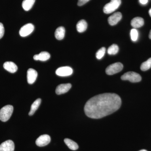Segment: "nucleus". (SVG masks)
Masks as SVG:
<instances>
[{
	"mask_svg": "<svg viewBox=\"0 0 151 151\" xmlns=\"http://www.w3.org/2000/svg\"><path fill=\"white\" fill-rule=\"evenodd\" d=\"M71 87V84L70 83L60 84L57 86L55 89V92L58 95L64 94L68 92Z\"/></svg>",
	"mask_w": 151,
	"mask_h": 151,
	"instance_id": "9b49d317",
	"label": "nucleus"
},
{
	"mask_svg": "<svg viewBox=\"0 0 151 151\" xmlns=\"http://www.w3.org/2000/svg\"><path fill=\"white\" fill-rule=\"evenodd\" d=\"M119 50V47L116 44H113L108 49V53L111 55H114L118 53Z\"/></svg>",
	"mask_w": 151,
	"mask_h": 151,
	"instance_id": "412c9836",
	"label": "nucleus"
},
{
	"mask_svg": "<svg viewBox=\"0 0 151 151\" xmlns=\"http://www.w3.org/2000/svg\"><path fill=\"white\" fill-rule=\"evenodd\" d=\"M144 19L140 17H135L131 21V25L135 28L142 27L144 25Z\"/></svg>",
	"mask_w": 151,
	"mask_h": 151,
	"instance_id": "2eb2a0df",
	"label": "nucleus"
},
{
	"mask_svg": "<svg viewBox=\"0 0 151 151\" xmlns=\"http://www.w3.org/2000/svg\"><path fill=\"white\" fill-rule=\"evenodd\" d=\"M64 141L66 145L70 150H78V145L74 141L70 139H68V138L64 139Z\"/></svg>",
	"mask_w": 151,
	"mask_h": 151,
	"instance_id": "6ab92c4d",
	"label": "nucleus"
},
{
	"mask_svg": "<svg viewBox=\"0 0 151 151\" xmlns=\"http://www.w3.org/2000/svg\"><path fill=\"white\" fill-rule=\"evenodd\" d=\"M130 35H131V39L133 41L135 42L137 40L139 34L137 29H133L131 30Z\"/></svg>",
	"mask_w": 151,
	"mask_h": 151,
	"instance_id": "5701e85b",
	"label": "nucleus"
},
{
	"mask_svg": "<svg viewBox=\"0 0 151 151\" xmlns=\"http://www.w3.org/2000/svg\"><path fill=\"white\" fill-rule=\"evenodd\" d=\"M35 1V0H24L22 6L25 11H29L32 7Z\"/></svg>",
	"mask_w": 151,
	"mask_h": 151,
	"instance_id": "aec40b11",
	"label": "nucleus"
},
{
	"mask_svg": "<svg viewBox=\"0 0 151 151\" xmlns=\"http://www.w3.org/2000/svg\"><path fill=\"white\" fill-rule=\"evenodd\" d=\"M4 68L5 70L11 73H14L18 69L17 66L14 63L7 61L4 63Z\"/></svg>",
	"mask_w": 151,
	"mask_h": 151,
	"instance_id": "ddd939ff",
	"label": "nucleus"
},
{
	"mask_svg": "<svg viewBox=\"0 0 151 151\" xmlns=\"http://www.w3.org/2000/svg\"><path fill=\"white\" fill-rule=\"evenodd\" d=\"M50 140V137L48 135H42L37 139L36 144L39 147H44L49 144Z\"/></svg>",
	"mask_w": 151,
	"mask_h": 151,
	"instance_id": "6e6552de",
	"label": "nucleus"
},
{
	"mask_svg": "<svg viewBox=\"0 0 151 151\" xmlns=\"http://www.w3.org/2000/svg\"><path fill=\"white\" fill-rule=\"evenodd\" d=\"M121 3V0H111L110 2L106 4L104 7L103 12L106 14H111L119 8Z\"/></svg>",
	"mask_w": 151,
	"mask_h": 151,
	"instance_id": "7ed1b4c3",
	"label": "nucleus"
},
{
	"mask_svg": "<svg viewBox=\"0 0 151 151\" xmlns=\"http://www.w3.org/2000/svg\"><path fill=\"white\" fill-rule=\"evenodd\" d=\"M73 72V69L71 68L69 66H63L58 68L55 73L58 76H67L71 75Z\"/></svg>",
	"mask_w": 151,
	"mask_h": 151,
	"instance_id": "0eeeda50",
	"label": "nucleus"
},
{
	"mask_svg": "<svg viewBox=\"0 0 151 151\" xmlns=\"http://www.w3.org/2000/svg\"><path fill=\"white\" fill-rule=\"evenodd\" d=\"M149 38H150V39H151V30H150V34H149Z\"/></svg>",
	"mask_w": 151,
	"mask_h": 151,
	"instance_id": "c85d7f7f",
	"label": "nucleus"
},
{
	"mask_svg": "<svg viewBox=\"0 0 151 151\" xmlns=\"http://www.w3.org/2000/svg\"><path fill=\"white\" fill-rule=\"evenodd\" d=\"M37 76V72L33 68H29L27 70V79L28 83L32 84L35 82Z\"/></svg>",
	"mask_w": 151,
	"mask_h": 151,
	"instance_id": "f8f14e48",
	"label": "nucleus"
},
{
	"mask_svg": "<svg viewBox=\"0 0 151 151\" xmlns=\"http://www.w3.org/2000/svg\"><path fill=\"white\" fill-rule=\"evenodd\" d=\"M149 13L151 17V8L150 9V10L149 11Z\"/></svg>",
	"mask_w": 151,
	"mask_h": 151,
	"instance_id": "cd10ccee",
	"label": "nucleus"
},
{
	"mask_svg": "<svg viewBox=\"0 0 151 151\" xmlns=\"http://www.w3.org/2000/svg\"><path fill=\"white\" fill-rule=\"evenodd\" d=\"M122 80L128 81L135 83L139 82L142 80V77L139 73L132 71H130L124 73L121 77Z\"/></svg>",
	"mask_w": 151,
	"mask_h": 151,
	"instance_id": "20e7f679",
	"label": "nucleus"
},
{
	"mask_svg": "<svg viewBox=\"0 0 151 151\" xmlns=\"http://www.w3.org/2000/svg\"><path fill=\"white\" fill-rule=\"evenodd\" d=\"M14 144L11 140H7L0 145V151H14Z\"/></svg>",
	"mask_w": 151,
	"mask_h": 151,
	"instance_id": "1a4fd4ad",
	"label": "nucleus"
},
{
	"mask_svg": "<svg viewBox=\"0 0 151 151\" xmlns=\"http://www.w3.org/2000/svg\"><path fill=\"white\" fill-rule=\"evenodd\" d=\"M41 102V100L40 98H38L32 103L30 111L29 113V116H32L34 114L35 111L37 110L40 105Z\"/></svg>",
	"mask_w": 151,
	"mask_h": 151,
	"instance_id": "a211bd4d",
	"label": "nucleus"
},
{
	"mask_svg": "<svg viewBox=\"0 0 151 151\" xmlns=\"http://www.w3.org/2000/svg\"><path fill=\"white\" fill-rule=\"evenodd\" d=\"M121 105L122 100L118 94L104 93L89 99L84 106V112L91 119H101L116 112Z\"/></svg>",
	"mask_w": 151,
	"mask_h": 151,
	"instance_id": "f257e3e1",
	"label": "nucleus"
},
{
	"mask_svg": "<svg viewBox=\"0 0 151 151\" xmlns=\"http://www.w3.org/2000/svg\"><path fill=\"white\" fill-rule=\"evenodd\" d=\"M13 110V107L11 105H7L3 107L0 110V120L3 122L8 121L12 114Z\"/></svg>",
	"mask_w": 151,
	"mask_h": 151,
	"instance_id": "f03ea898",
	"label": "nucleus"
},
{
	"mask_svg": "<svg viewBox=\"0 0 151 151\" xmlns=\"http://www.w3.org/2000/svg\"><path fill=\"white\" fill-rule=\"evenodd\" d=\"M139 151H147L146 150H140Z\"/></svg>",
	"mask_w": 151,
	"mask_h": 151,
	"instance_id": "c756f323",
	"label": "nucleus"
},
{
	"mask_svg": "<svg viewBox=\"0 0 151 151\" xmlns=\"http://www.w3.org/2000/svg\"><path fill=\"white\" fill-rule=\"evenodd\" d=\"M50 54L47 52H42L38 55H35L33 57L34 59L36 60L45 61L50 58Z\"/></svg>",
	"mask_w": 151,
	"mask_h": 151,
	"instance_id": "4468645a",
	"label": "nucleus"
},
{
	"mask_svg": "<svg viewBox=\"0 0 151 151\" xmlns=\"http://www.w3.org/2000/svg\"><path fill=\"white\" fill-rule=\"evenodd\" d=\"M4 28L2 23L0 22V39L2 38L4 34Z\"/></svg>",
	"mask_w": 151,
	"mask_h": 151,
	"instance_id": "393cba45",
	"label": "nucleus"
},
{
	"mask_svg": "<svg viewBox=\"0 0 151 151\" xmlns=\"http://www.w3.org/2000/svg\"><path fill=\"white\" fill-rule=\"evenodd\" d=\"M65 29L63 27H59L58 28L55 32V36L57 39L61 40L65 36Z\"/></svg>",
	"mask_w": 151,
	"mask_h": 151,
	"instance_id": "dca6fc26",
	"label": "nucleus"
},
{
	"mask_svg": "<svg viewBox=\"0 0 151 151\" xmlns=\"http://www.w3.org/2000/svg\"><path fill=\"white\" fill-rule=\"evenodd\" d=\"M105 51H106V49L104 47H102L99 49L96 54V56L97 59H101L105 55Z\"/></svg>",
	"mask_w": 151,
	"mask_h": 151,
	"instance_id": "b1692460",
	"label": "nucleus"
},
{
	"mask_svg": "<svg viewBox=\"0 0 151 151\" xmlns=\"http://www.w3.org/2000/svg\"><path fill=\"white\" fill-rule=\"evenodd\" d=\"M87 27V24L85 20L79 21L76 24V29L78 32L82 33L86 30Z\"/></svg>",
	"mask_w": 151,
	"mask_h": 151,
	"instance_id": "f3484780",
	"label": "nucleus"
},
{
	"mask_svg": "<svg viewBox=\"0 0 151 151\" xmlns=\"http://www.w3.org/2000/svg\"><path fill=\"white\" fill-rule=\"evenodd\" d=\"M89 1H90V0H78L77 4L78 6H82L89 2Z\"/></svg>",
	"mask_w": 151,
	"mask_h": 151,
	"instance_id": "a878e982",
	"label": "nucleus"
},
{
	"mask_svg": "<svg viewBox=\"0 0 151 151\" xmlns=\"http://www.w3.org/2000/svg\"><path fill=\"white\" fill-rule=\"evenodd\" d=\"M122 14L120 12L115 13L108 18V22L111 26L115 25L122 19Z\"/></svg>",
	"mask_w": 151,
	"mask_h": 151,
	"instance_id": "9d476101",
	"label": "nucleus"
},
{
	"mask_svg": "<svg viewBox=\"0 0 151 151\" xmlns=\"http://www.w3.org/2000/svg\"><path fill=\"white\" fill-rule=\"evenodd\" d=\"M34 29V26L32 24H27L22 27L19 30V35L23 37L27 36L32 32Z\"/></svg>",
	"mask_w": 151,
	"mask_h": 151,
	"instance_id": "423d86ee",
	"label": "nucleus"
},
{
	"mask_svg": "<svg viewBox=\"0 0 151 151\" xmlns=\"http://www.w3.org/2000/svg\"><path fill=\"white\" fill-rule=\"evenodd\" d=\"M148 1V0H139L140 3L142 4L145 5L147 4Z\"/></svg>",
	"mask_w": 151,
	"mask_h": 151,
	"instance_id": "bb28decb",
	"label": "nucleus"
},
{
	"mask_svg": "<svg viewBox=\"0 0 151 151\" xmlns=\"http://www.w3.org/2000/svg\"><path fill=\"white\" fill-rule=\"evenodd\" d=\"M123 67L124 66L121 63H116L109 65L106 68L105 71L108 75H112L122 71Z\"/></svg>",
	"mask_w": 151,
	"mask_h": 151,
	"instance_id": "39448f33",
	"label": "nucleus"
},
{
	"mask_svg": "<svg viewBox=\"0 0 151 151\" xmlns=\"http://www.w3.org/2000/svg\"><path fill=\"white\" fill-rule=\"evenodd\" d=\"M151 68V58L145 62L143 63L141 65L140 68L142 71H146Z\"/></svg>",
	"mask_w": 151,
	"mask_h": 151,
	"instance_id": "4be33fe9",
	"label": "nucleus"
}]
</instances>
